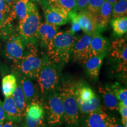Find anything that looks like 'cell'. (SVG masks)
Masks as SVG:
<instances>
[{
    "mask_svg": "<svg viewBox=\"0 0 127 127\" xmlns=\"http://www.w3.org/2000/svg\"><path fill=\"white\" fill-rule=\"evenodd\" d=\"M78 38L69 31L58 32L47 47L48 58L58 65L67 64Z\"/></svg>",
    "mask_w": 127,
    "mask_h": 127,
    "instance_id": "6da1fadb",
    "label": "cell"
},
{
    "mask_svg": "<svg viewBox=\"0 0 127 127\" xmlns=\"http://www.w3.org/2000/svg\"><path fill=\"white\" fill-rule=\"evenodd\" d=\"M58 92L63 102L64 121L69 126H75L79 120L75 84L69 79L63 81L59 87Z\"/></svg>",
    "mask_w": 127,
    "mask_h": 127,
    "instance_id": "7a4b0ae2",
    "label": "cell"
},
{
    "mask_svg": "<svg viewBox=\"0 0 127 127\" xmlns=\"http://www.w3.org/2000/svg\"><path fill=\"white\" fill-rule=\"evenodd\" d=\"M59 65L54 63L48 57H43L42 66L37 78L39 90L43 96L56 91L60 82Z\"/></svg>",
    "mask_w": 127,
    "mask_h": 127,
    "instance_id": "3957f363",
    "label": "cell"
},
{
    "mask_svg": "<svg viewBox=\"0 0 127 127\" xmlns=\"http://www.w3.org/2000/svg\"><path fill=\"white\" fill-rule=\"evenodd\" d=\"M43 58L38 52L35 43L30 42L26 44V52L20 61L16 64V68L22 75L31 79L36 78L42 66Z\"/></svg>",
    "mask_w": 127,
    "mask_h": 127,
    "instance_id": "277c9868",
    "label": "cell"
},
{
    "mask_svg": "<svg viewBox=\"0 0 127 127\" xmlns=\"http://www.w3.org/2000/svg\"><path fill=\"white\" fill-rule=\"evenodd\" d=\"M41 24V17L37 7L32 1L30 5L26 17L18 23V34L25 44L35 43L38 40V31Z\"/></svg>",
    "mask_w": 127,
    "mask_h": 127,
    "instance_id": "5b68a950",
    "label": "cell"
},
{
    "mask_svg": "<svg viewBox=\"0 0 127 127\" xmlns=\"http://www.w3.org/2000/svg\"><path fill=\"white\" fill-rule=\"evenodd\" d=\"M42 102L47 123L50 126L61 125L64 121V108L59 92L54 91L45 96Z\"/></svg>",
    "mask_w": 127,
    "mask_h": 127,
    "instance_id": "8992f818",
    "label": "cell"
},
{
    "mask_svg": "<svg viewBox=\"0 0 127 127\" xmlns=\"http://www.w3.org/2000/svg\"><path fill=\"white\" fill-rule=\"evenodd\" d=\"M26 52V44L18 34L11 35L6 42L5 52L8 59L17 64Z\"/></svg>",
    "mask_w": 127,
    "mask_h": 127,
    "instance_id": "52a82bcc",
    "label": "cell"
},
{
    "mask_svg": "<svg viewBox=\"0 0 127 127\" xmlns=\"http://www.w3.org/2000/svg\"><path fill=\"white\" fill-rule=\"evenodd\" d=\"M111 57L118 62V71L127 72V44L126 39H117L111 44Z\"/></svg>",
    "mask_w": 127,
    "mask_h": 127,
    "instance_id": "ba28073f",
    "label": "cell"
},
{
    "mask_svg": "<svg viewBox=\"0 0 127 127\" xmlns=\"http://www.w3.org/2000/svg\"><path fill=\"white\" fill-rule=\"evenodd\" d=\"M91 38V35L85 34L77 39L73 48L71 56L74 61L84 64L91 56L90 43Z\"/></svg>",
    "mask_w": 127,
    "mask_h": 127,
    "instance_id": "9c48e42d",
    "label": "cell"
},
{
    "mask_svg": "<svg viewBox=\"0 0 127 127\" xmlns=\"http://www.w3.org/2000/svg\"><path fill=\"white\" fill-rule=\"evenodd\" d=\"M44 10L45 22L50 24L59 27L66 24L69 21L67 12L52 7L45 2H41Z\"/></svg>",
    "mask_w": 127,
    "mask_h": 127,
    "instance_id": "30bf717a",
    "label": "cell"
},
{
    "mask_svg": "<svg viewBox=\"0 0 127 127\" xmlns=\"http://www.w3.org/2000/svg\"><path fill=\"white\" fill-rule=\"evenodd\" d=\"M77 20L82 30L85 34L93 35L99 34L101 30L98 26L95 15L90 13L87 9L78 12Z\"/></svg>",
    "mask_w": 127,
    "mask_h": 127,
    "instance_id": "8fae6325",
    "label": "cell"
},
{
    "mask_svg": "<svg viewBox=\"0 0 127 127\" xmlns=\"http://www.w3.org/2000/svg\"><path fill=\"white\" fill-rule=\"evenodd\" d=\"M31 1V0H15L12 5L10 12L1 27L10 25L16 19L18 20V22L24 20L28 13Z\"/></svg>",
    "mask_w": 127,
    "mask_h": 127,
    "instance_id": "7c38bea8",
    "label": "cell"
},
{
    "mask_svg": "<svg viewBox=\"0 0 127 127\" xmlns=\"http://www.w3.org/2000/svg\"><path fill=\"white\" fill-rule=\"evenodd\" d=\"M17 78L18 79L28 105L32 102H41V100H39V91L38 89L33 83L31 79L22 75L20 73L17 74Z\"/></svg>",
    "mask_w": 127,
    "mask_h": 127,
    "instance_id": "4fadbf2b",
    "label": "cell"
},
{
    "mask_svg": "<svg viewBox=\"0 0 127 127\" xmlns=\"http://www.w3.org/2000/svg\"><path fill=\"white\" fill-rule=\"evenodd\" d=\"M58 32V27L47 22L41 23L38 31V40L39 41L41 45L47 48Z\"/></svg>",
    "mask_w": 127,
    "mask_h": 127,
    "instance_id": "5bb4252c",
    "label": "cell"
},
{
    "mask_svg": "<svg viewBox=\"0 0 127 127\" xmlns=\"http://www.w3.org/2000/svg\"><path fill=\"white\" fill-rule=\"evenodd\" d=\"M105 56V55H104L91 56L84 64L87 74L92 80L96 81L99 77L100 69Z\"/></svg>",
    "mask_w": 127,
    "mask_h": 127,
    "instance_id": "9a60e30c",
    "label": "cell"
},
{
    "mask_svg": "<svg viewBox=\"0 0 127 127\" xmlns=\"http://www.w3.org/2000/svg\"><path fill=\"white\" fill-rule=\"evenodd\" d=\"M108 41L102 35L99 33L92 35L91 43H90L91 56L101 55H106V53L108 50Z\"/></svg>",
    "mask_w": 127,
    "mask_h": 127,
    "instance_id": "2e32d148",
    "label": "cell"
},
{
    "mask_svg": "<svg viewBox=\"0 0 127 127\" xmlns=\"http://www.w3.org/2000/svg\"><path fill=\"white\" fill-rule=\"evenodd\" d=\"M109 117L104 110L95 111L86 115L85 125L87 127H107Z\"/></svg>",
    "mask_w": 127,
    "mask_h": 127,
    "instance_id": "e0dca14e",
    "label": "cell"
},
{
    "mask_svg": "<svg viewBox=\"0 0 127 127\" xmlns=\"http://www.w3.org/2000/svg\"><path fill=\"white\" fill-rule=\"evenodd\" d=\"M2 106L5 120L13 121L17 123H20L23 120V117L18 111L12 96L5 97Z\"/></svg>",
    "mask_w": 127,
    "mask_h": 127,
    "instance_id": "ac0fdd59",
    "label": "cell"
},
{
    "mask_svg": "<svg viewBox=\"0 0 127 127\" xmlns=\"http://www.w3.org/2000/svg\"><path fill=\"white\" fill-rule=\"evenodd\" d=\"M112 7L113 5L105 0L100 9L99 14L95 15L98 26L101 31L105 29L110 22L112 12Z\"/></svg>",
    "mask_w": 127,
    "mask_h": 127,
    "instance_id": "d6986e66",
    "label": "cell"
},
{
    "mask_svg": "<svg viewBox=\"0 0 127 127\" xmlns=\"http://www.w3.org/2000/svg\"><path fill=\"white\" fill-rule=\"evenodd\" d=\"M99 93L102 95L104 105L110 111H118V100L113 91L109 86H100L98 88Z\"/></svg>",
    "mask_w": 127,
    "mask_h": 127,
    "instance_id": "ffe728a7",
    "label": "cell"
},
{
    "mask_svg": "<svg viewBox=\"0 0 127 127\" xmlns=\"http://www.w3.org/2000/svg\"><path fill=\"white\" fill-rule=\"evenodd\" d=\"M77 101L78 111L82 114L87 115V114L95 112V111L104 110L102 106L100 103L99 98L95 94L93 98L88 101L82 102V101Z\"/></svg>",
    "mask_w": 127,
    "mask_h": 127,
    "instance_id": "44dd1931",
    "label": "cell"
},
{
    "mask_svg": "<svg viewBox=\"0 0 127 127\" xmlns=\"http://www.w3.org/2000/svg\"><path fill=\"white\" fill-rule=\"evenodd\" d=\"M12 96L20 115H21L23 118H24L28 105L27 104L26 99H25L23 91L22 90L18 78H17V87L14 90Z\"/></svg>",
    "mask_w": 127,
    "mask_h": 127,
    "instance_id": "7402d4cb",
    "label": "cell"
},
{
    "mask_svg": "<svg viewBox=\"0 0 127 127\" xmlns=\"http://www.w3.org/2000/svg\"><path fill=\"white\" fill-rule=\"evenodd\" d=\"M42 2L61 9L68 14L71 12L77 11L76 0H42L41 2Z\"/></svg>",
    "mask_w": 127,
    "mask_h": 127,
    "instance_id": "603a6c76",
    "label": "cell"
},
{
    "mask_svg": "<svg viewBox=\"0 0 127 127\" xmlns=\"http://www.w3.org/2000/svg\"><path fill=\"white\" fill-rule=\"evenodd\" d=\"M17 85V78L14 74L5 75L2 79V91L5 97L12 96Z\"/></svg>",
    "mask_w": 127,
    "mask_h": 127,
    "instance_id": "cb8c5ba5",
    "label": "cell"
},
{
    "mask_svg": "<svg viewBox=\"0 0 127 127\" xmlns=\"http://www.w3.org/2000/svg\"><path fill=\"white\" fill-rule=\"evenodd\" d=\"M75 95L77 101L84 102L93 98L95 94L89 85L80 83L75 84Z\"/></svg>",
    "mask_w": 127,
    "mask_h": 127,
    "instance_id": "d4e9b609",
    "label": "cell"
},
{
    "mask_svg": "<svg viewBox=\"0 0 127 127\" xmlns=\"http://www.w3.org/2000/svg\"><path fill=\"white\" fill-rule=\"evenodd\" d=\"M111 26L114 33L118 36H121L127 33V16L120 18H114L111 21Z\"/></svg>",
    "mask_w": 127,
    "mask_h": 127,
    "instance_id": "484cf974",
    "label": "cell"
},
{
    "mask_svg": "<svg viewBox=\"0 0 127 127\" xmlns=\"http://www.w3.org/2000/svg\"><path fill=\"white\" fill-rule=\"evenodd\" d=\"M112 17L114 18L125 17L127 15V0H120L113 5Z\"/></svg>",
    "mask_w": 127,
    "mask_h": 127,
    "instance_id": "4316f807",
    "label": "cell"
},
{
    "mask_svg": "<svg viewBox=\"0 0 127 127\" xmlns=\"http://www.w3.org/2000/svg\"><path fill=\"white\" fill-rule=\"evenodd\" d=\"M115 96L119 101H122L127 105V90L126 88L121 87L118 83L114 84L110 86Z\"/></svg>",
    "mask_w": 127,
    "mask_h": 127,
    "instance_id": "83f0119b",
    "label": "cell"
},
{
    "mask_svg": "<svg viewBox=\"0 0 127 127\" xmlns=\"http://www.w3.org/2000/svg\"><path fill=\"white\" fill-rule=\"evenodd\" d=\"M104 1L105 0H89L85 9L94 15L98 14Z\"/></svg>",
    "mask_w": 127,
    "mask_h": 127,
    "instance_id": "f1b7e54d",
    "label": "cell"
},
{
    "mask_svg": "<svg viewBox=\"0 0 127 127\" xmlns=\"http://www.w3.org/2000/svg\"><path fill=\"white\" fill-rule=\"evenodd\" d=\"M118 110L121 115V123L125 127H127V105L122 101L118 102Z\"/></svg>",
    "mask_w": 127,
    "mask_h": 127,
    "instance_id": "f546056e",
    "label": "cell"
},
{
    "mask_svg": "<svg viewBox=\"0 0 127 127\" xmlns=\"http://www.w3.org/2000/svg\"><path fill=\"white\" fill-rule=\"evenodd\" d=\"M11 8L4 0H0V12L6 17L11 11Z\"/></svg>",
    "mask_w": 127,
    "mask_h": 127,
    "instance_id": "4dcf8cb0",
    "label": "cell"
},
{
    "mask_svg": "<svg viewBox=\"0 0 127 127\" xmlns=\"http://www.w3.org/2000/svg\"><path fill=\"white\" fill-rule=\"evenodd\" d=\"M107 127H125L122 124L121 121H120L118 118L115 117H109L108 121Z\"/></svg>",
    "mask_w": 127,
    "mask_h": 127,
    "instance_id": "1f68e13d",
    "label": "cell"
},
{
    "mask_svg": "<svg viewBox=\"0 0 127 127\" xmlns=\"http://www.w3.org/2000/svg\"><path fill=\"white\" fill-rule=\"evenodd\" d=\"M89 0H76L77 11L79 12L86 8Z\"/></svg>",
    "mask_w": 127,
    "mask_h": 127,
    "instance_id": "d6a6232c",
    "label": "cell"
},
{
    "mask_svg": "<svg viewBox=\"0 0 127 127\" xmlns=\"http://www.w3.org/2000/svg\"><path fill=\"white\" fill-rule=\"evenodd\" d=\"M17 122L13 121L5 120L3 122L2 127H20Z\"/></svg>",
    "mask_w": 127,
    "mask_h": 127,
    "instance_id": "836d02e7",
    "label": "cell"
},
{
    "mask_svg": "<svg viewBox=\"0 0 127 127\" xmlns=\"http://www.w3.org/2000/svg\"><path fill=\"white\" fill-rule=\"evenodd\" d=\"M5 120V114L4 109H3L2 102H1V99H0V122L3 123Z\"/></svg>",
    "mask_w": 127,
    "mask_h": 127,
    "instance_id": "e575fe53",
    "label": "cell"
},
{
    "mask_svg": "<svg viewBox=\"0 0 127 127\" xmlns=\"http://www.w3.org/2000/svg\"><path fill=\"white\" fill-rule=\"evenodd\" d=\"M7 17L5 16H4L2 14H1L0 12V27H1V25H2V24L4 23L5 20Z\"/></svg>",
    "mask_w": 127,
    "mask_h": 127,
    "instance_id": "d590c367",
    "label": "cell"
},
{
    "mask_svg": "<svg viewBox=\"0 0 127 127\" xmlns=\"http://www.w3.org/2000/svg\"><path fill=\"white\" fill-rule=\"evenodd\" d=\"M4 1H5V2H7L8 4V5L9 6V7L11 8L12 5H13L14 2H15V0H4Z\"/></svg>",
    "mask_w": 127,
    "mask_h": 127,
    "instance_id": "8d00e7d4",
    "label": "cell"
},
{
    "mask_svg": "<svg viewBox=\"0 0 127 127\" xmlns=\"http://www.w3.org/2000/svg\"><path fill=\"white\" fill-rule=\"evenodd\" d=\"M105 1H108V2H110L111 4L114 5V4H115L116 2H118V1H120V0H105Z\"/></svg>",
    "mask_w": 127,
    "mask_h": 127,
    "instance_id": "74e56055",
    "label": "cell"
},
{
    "mask_svg": "<svg viewBox=\"0 0 127 127\" xmlns=\"http://www.w3.org/2000/svg\"><path fill=\"white\" fill-rule=\"evenodd\" d=\"M31 1H32V2H34V1L35 2V1H36V2H38L40 3L42 0H31Z\"/></svg>",
    "mask_w": 127,
    "mask_h": 127,
    "instance_id": "f35d334b",
    "label": "cell"
},
{
    "mask_svg": "<svg viewBox=\"0 0 127 127\" xmlns=\"http://www.w3.org/2000/svg\"><path fill=\"white\" fill-rule=\"evenodd\" d=\"M2 123H1V122H0V127H2Z\"/></svg>",
    "mask_w": 127,
    "mask_h": 127,
    "instance_id": "ab89813d",
    "label": "cell"
}]
</instances>
